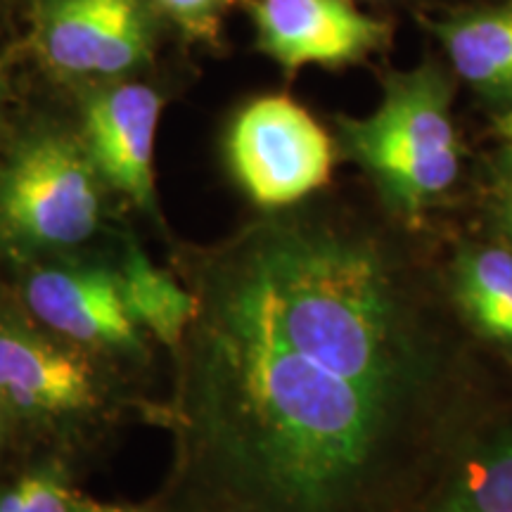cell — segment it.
<instances>
[{
    "mask_svg": "<svg viewBox=\"0 0 512 512\" xmlns=\"http://www.w3.org/2000/svg\"><path fill=\"white\" fill-rule=\"evenodd\" d=\"M425 230L349 204L181 247L195 316L166 422L192 512H408L512 382Z\"/></svg>",
    "mask_w": 512,
    "mask_h": 512,
    "instance_id": "6da1fadb",
    "label": "cell"
},
{
    "mask_svg": "<svg viewBox=\"0 0 512 512\" xmlns=\"http://www.w3.org/2000/svg\"><path fill=\"white\" fill-rule=\"evenodd\" d=\"M339 157L366 176L384 214L425 230L463 178L465 147L453 114V79L425 62L382 79V100L368 117H335Z\"/></svg>",
    "mask_w": 512,
    "mask_h": 512,
    "instance_id": "7a4b0ae2",
    "label": "cell"
},
{
    "mask_svg": "<svg viewBox=\"0 0 512 512\" xmlns=\"http://www.w3.org/2000/svg\"><path fill=\"white\" fill-rule=\"evenodd\" d=\"M107 188L81 136L31 128L0 162V249L15 261L81 254L105 230Z\"/></svg>",
    "mask_w": 512,
    "mask_h": 512,
    "instance_id": "3957f363",
    "label": "cell"
},
{
    "mask_svg": "<svg viewBox=\"0 0 512 512\" xmlns=\"http://www.w3.org/2000/svg\"><path fill=\"white\" fill-rule=\"evenodd\" d=\"M117 370L38 325L0 297V403L17 432L76 444L105 430L124 406Z\"/></svg>",
    "mask_w": 512,
    "mask_h": 512,
    "instance_id": "277c9868",
    "label": "cell"
},
{
    "mask_svg": "<svg viewBox=\"0 0 512 512\" xmlns=\"http://www.w3.org/2000/svg\"><path fill=\"white\" fill-rule=\"evenodd\" d=\"M223 157L256 207H297L330 183L339 157L335 136L290 95H261L242 105L223 138Z\"/></svg>",
    "mask_w": 512,
    "mask_h": 512,
    "instance_id": "5b68a950",
    "label": "cell"
},
{
    "mask_svg": "<svg viewBox=\"0 0 512 512\" xmlns=\"http://www.w3.org/2000/svg\"><path fill=\"white\" fill-rule=\"evenodd\" d=\"M17 264V302L38 325L112 366L150 358V335L128 311L117 266L83 252Z\"/></svg>",
    "mask_w": 512,
    "mask_h": 512,
    "instance_id": "8992f818",
    "label": "cell"
},
{
    "mask_svg": "<svg viewBox=\"0 0 512 512\" xmlns=\"http://www.w3.org/2000/svg\"><path fill=\"white\" fill-rule=\"evenodd\" d=\"M36 41L53 72L100 86L150 62L155 19L145 0H43Z\"/></svg>",
    "mask_w": 512,
    "mask_h": 512,
    "instance_id": "52a82bcc",
    "label": "cell"
},
{
    "mask_svg": "<svg viewBox=\"0 0 512 512\" xmlns=\"http://www.w3.org/2000/svg\"><path fill=\"white\" fill-rule=\"evenodd\" d=\"M256 46L287 74L366 62L392 43V24L351 0H249Z\"/></svg>",
    "mask_w": 512,
    "mask_h": 512,
    "instance_id": "ba28073f",
    "label": "cell"
},
{
    "mask_svg": "<svg viewBox=\"0 0 512 512\" xmlns=\"http://www.w3.org/2000/svg\"><path fill=\"white\" fill-rule=\"evenodd\" d=\"M164 98L138 81L95 86L81 107V140L105 183L145 216L159 219L155 140Z\"/></svg>",
    "mask_w": 512,
    "mask_h": 512,
    "instance_id": "9c48e42d",
    "label": "cell"
},
{
    "mask_svg": "<svg viewBox=\"0 0 512 512\" xmlns=\"http://www.w3.org/2000/svg\"><path fill=\"white\" fill-rule=\"evenodd\" d=\"M446 292L472 337L512 368V252L489 238H458L441 256Z\"/></svg>",
    "mask_w": 512,
    "mask_h": 512,
    "instance_id": "30bf717a",
    "label": "cell"
},
{
    "mask_svg": "<svg viewBox=\"0 0 512 512\" xmlns=\"http://www.w3.org/2000/svg\"><path fill=\"white\" fill-rule=\"evenodd\" d=\"M453 72L494 114L512 107V0L432 19Z\"/></svg>",
    "mask_w": 512,
    "mask_h": 512,
    "instance_id": "8fae6325",
    "label": "cell"
},
{
    "mask_svg": "<svg viewBox=\"0 0 512 512\" xmlns=\"http://www.w3.org/2000/svg\"><path fill=\"white\" fill-rule=\"evenodd\" d=\"M114 266L131 316L155 342L176 354L195 316V294L176 275L152 264L133 235H124Z\"/></svg>",
    "mask_w": 512,
    "mask_h": 512,
    "instance_id": "7c38bea8",
    "label": "cell"
},
{
    "mask_svg": "<svg viewBox=\"0 0 512 512\" xmlns=\"http://www.w3.org/2000/svg\"><path fill=\"white\" fill-rule=\"evenodd\" d=\"M76 491L60 463L38 465L0 489V512H74Z\"/></svg>",
    "mask_w": 512,
    "mask_h": 512,
    "instance_id": "4fadbf2b",
    "label": "cell"
},
{
    "mask_svg": "<svg viewBox=\"0 0 512 512\" xmlns=\"http://www.w3.org/2000/svg\"><path fill=\"white\" fill-rule=\"evenodd\" d=\"M157 8L181 29L190 41L216 43L221 24L238 0H155Z\"/></svg>",
    "mask_w": 512,
    "mask_h": 512,
    "instance_id": "5bb4252c",
    "label": "cell"
},
{
    "mask_svg": "<svg viewBox=\"0 0 512 512\" xmlns=\"http://www.w3.org/2000/svg\"><path fill=\"white\" fill-rule=\"evenodd\" d=\"M484 238L512 252V176L494 178L482 209Z\"/></svg>",
    "mask_w": 512,
    "mask_h": 512,
    "instance_id": "9a60e30c",
    "label": "cell"
},
{
    "mask_svg": "<svg viewBox=\"0 0 512 512\" xmlns=\"http://www.w3.org/2000/svg\"><path fill=\"white\" fill-rule=\"evenodd\" d=\"M494 136L498 150L494 157V178L512 176V107L494 114Z\"/></svg>",
    "mask_w": 512,
    "mask_h": 512,
    "instance_id": "2e32d148",
    "label": "cell"
},
{
    "mask_svg": "<svg viewBox=\"0 0 512 512\" xmlns=\"http://www.w3.org/2000/svg\"><path fill=\"white\" fill-rule=\"evenodd\" d=\"M74 512H152L145 505H126V503H100L93 498L76 496Z\"/></svg>",
    "mask_w": 512,
    "mask_h": 512,
    "instance_id": "e0dca14e",
    "label": "cell"
},
{
    "mask_svg": "<svg viewBox=\"0 0 512 512\" xmlns=\"http://www.w3.org/2000/svg\"><path fill=\"white\" fill-rule=\"evenodd\" d=\"M17 434L19 432H17L15 422H12V418H10L8 408L0 403V458L5 456V451H8V448L12 446V441L17 439Z\"/></svg>",
    "mask_w": 512,
    "mask_h": 512,
    "instance_id": "ac0fdd59",
    "label": "cell"
},
{
    "mask_svg": "<svg viewBox=\"0 0 512 512\" xmlns=\"http://www.w3.org/2000/svg\"><path fill=\"white\" fill-rule=\"evenodd\" d=\"M411 512H439V510H425V508H413Z\"/></svg>",
    "mask_w": 512,
    "mask_h": 512,
    "instance_id": "d6986e66",
    "label": "cell"
},
{
    "mask_svg": "<svg viewBox=\"0 0 512 512\" xmlns=\"http://www.w3.org/2000/svg\"><path fill=\"white\" fill-rule=\"evenodd\" d=\"M0 81H3V79H0ZM0 86H3V83H0Z\"/></svg>",
    "mask_w": 512,
    "mask_h": 512,
    "instance_id": "ffe728a7",
    "label": "cell"
}]
</instances>
